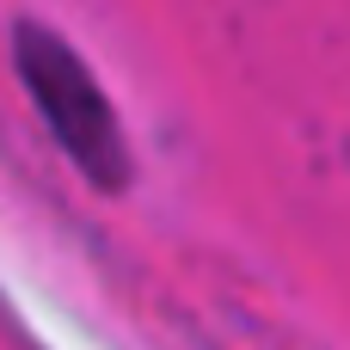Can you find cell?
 <instances>
[{
  "label": "cell",
  "mask_w": 350,
  "mask_h": 350,
  "mask_svg": "<svg viewBox=\"0 0 350 350\" xmlns=\"http://www.w3.org/2000/svg\"><path fill=\"white\" fill-rule=\"evenodd\" d=\"M12 68L25 80L43 129L55 135V148L80 166V178L98 191H123L129 185V142H123V123H117L105 86L92 80L86 55L55 25L18 18L12 25Z\"/></svg>",
  "instance_id": "6da1fadb"
}]
</instances>
